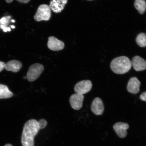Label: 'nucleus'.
Returning <instances> with one entry per match:
<instances>
[{
  "instance_id": "obj_1",
  "label": "nucleus",
  "mask_w": 146,
  "mask_h": 146,
  "mask_svg": "<svg viewBox=\"0 0 146 146\" xmlns=\"http://www.w3.org/2000/svg\"><path fill=\"white\" fill-rule=\"evenodd\" d=\"M47 122L42 119L39 121L32 119L27 121L24 125L21 137L23 146H34L35 137L38 134L40 129L46 126Z\"/></svg>"
},
{
  "instance_id": "obj_2",
  "label": "nucleus",
  "mask_w": 146,
  "mask_h": 146,
  "mask_svg": "<svg viewBox=\"0 0 146 146\" xmlns=\"http://www.w3.org/2000/svg\"><path fill=\"white\" fill-rule=\"evenodd\" d=\"M132 66L130 59L127 56H123L115 58L110 64L111 70L117 74H125L130 70Z\"/></svg>"
},
{
  "instance_id": "obj_3",
  "label": "nucleus",
  "mask_w": 146,
  "mask_h": 146,
  "mask_svg": "<svg viewBox=\"0 0 146 146\" xmlns=\"http://www.w3.org/2000/svg\"><path fill=\"white\" fill-rule=\"evenodd\" d=\"M44 68L41 64L36 63L29 67L27 74V78L29 82L35 81L43 72Z\"/></svg>"
},
{
  "instance_id": "obj_4",
  "label": "nucleus",
  "mask_w": 146,
  "mask_h": 146,
  "mask_svg": "<svg viewBox=\"0 0 146 146\" xmlns=\"http://www.w3.org/2000/svg\"><path fill=\"white\" fill-rule=\"evenodd\" d=\"M52 15L51 10L49 5H41L38 7L34 16V19L37 22L41 21H48Z\"/></svg>"
},
{
  "instance_id": "obj_5",
  "label": "nucleus",
  "mask_w": 146,
  "mask_h": 146,
  "mask_svg": "<svg viewBox=\"0 0 146 146\" xmlns=\"http://www.w3.org/2000/svg\"><path fill=\"white\" fill-rule=\"evenodd\" d=\"M22 66V63L17 60H11L6 64L0 61V72L5 69L7 71L17 72L21 70Z\"/></svg>"
},
{
  "instance_id": "obj_6",
  "label": "nucleus",
  "mask_w": 146,
  "mask_h": 146,
  "mask_svg": "<svg viewBox=\"0 0 146 146\" xmlns=\"http://www.w3.org/2000/svg\"><path fill=\"white\" fill-rule=\"evenodd\" d=\"M92 82L90 80H83L76 83L74 87L76 94L83 95L88 93L92 88Z\"/></svg>"
},
{
  "instance_id": "obj_7",
  "label": "nucleus",
  "mask_w": 146,
  "mask_h": 146,
  "mask_svg": "<svg viewBox=\"0 0 146 146\" xmlns=\"http://www.w3.org/2000/svg\"><path fill=\"white\" fill-rule=\"evenodd\" d=\"M83 95L75 94L71 96L69 102L71 107L76 110H79L83 107L84 100Z\"/></svg>"
},
{
  "instance_id": "obj_8",
  "label": "nucleus",
  "mask_w": 146,
  "mask_h": 146,
  "mask_svg": "<svg viewBox=\"0 0 146 146\" xmlns=\"http://www.w3.org/2000/svg\"><path fill=\"white\" fill-rule=\"evenodd\" d=\"M47 46L51 50L59 51L64 48L65 44L63 41L59 40L54 36H50L48 38Z\"/></svg>"
},
{
  "instance_id": "obj_9",
  "label": "nucleus",
  "mask_w": 146,
  "mask_h": 146,
  "mask_svg": "<svg viewBox=\"0 0 146 146\" xmlns=\"http://www.w3.org/2000/svg\"><path fill=\"white\" fill-rule=\"evenodd\" d=\"M128 124L123 122H119L114 124L113 126L115 132L120 138H125L127 136V130L129 128Z\"/></svg>"
},
{
  "instance_id": "obj_10",
  "label": "nucleus",
  "mask_w": 146,
  "mask_h": 146,
  "mask_svg": "<svg viewBox=\"0 0 146 146\" xmlns=\"http://www.w3.org/2000/svg\"><path fill=\"white\" fill-rule=\"evenodd\" d=\"M91 110L97 115L103 114L104 111V107L103 102L100 98H96L93 100L91 106Z\"/></svg>"
},
{
  "instance_id": "obj_11",
  "label": "nucleus",
  "mask_w": 146,
  "mask_h": 146,
  "mask_svg": "<svg viewBox=\"0 0 146 146\" xmlns=\"http://www.w3.org/2000/svg\"><path fill=\"white\" fill-rule=\"evenodd\" d=\"M141 83L135 77H133L130 78L128 82L127 90L131 94H136L140 91V87Z\"/></svg>"
},
{
  "instance_id": "obj_12",
  "label": "nucleus",
  "mask_w": 146,
  "mask_h": 146,
  "mask_svg": "<svg viewBox=\"0 0 146 146\" xmlns=\"http://www.w3.org/2000/svg\"><path fill=\"white\" fill-rule=\"evenodd\" d=\"M68 1V0H51L49 6L53 11L59 13L64 8Z\"/></svg>"
},
{
  "instance_id": "obj_13",
  "label": "nucleus",
  "mask_w": 146,
  "mask_h": 146,
  "mask_svg": "<svg viewBox=\"0 0 146 146\" xmlns=\"http://www.w3.org/2000/svg\"><path fill=\"white\" fill-rule=\"evenodd\" d=\"M131 63L133 68L137 72L143 71L146 69V61L139 56H135L133 58Z\"/></svg>"
},
{
  "instance_id": "obj_14",
  "label": "nucleus",
  "mask_w": 146,
  "mask_h": 146,
  "mask_svg": "<svg viewBox=\"0 0 146 146\" xmlns=\"http://www.w3.org/2000/svg\"><path fill=\"white\" fill-rule=\"evenodd\" d=\"M13 94L7 86L0 84V99H7L12 97Z\"/></svg>"
},
{
  "instance_id": "obj_15",
  "label": "nucleus",
  "mask_w": 146,
  "mask_h": 146,
  "mask_svg": "<svg viewBox=\"0 0 146 146\" xmlns=\"http://www.w3.org/2000/svg\"><path fill=\"white\" fill-rule=\"evenodd\" d=\"M135 8L139 13L143 14L146 10V2L145 0H135L134 3Z\"/></svg>"
},
{
  "instance_id": "obj_16",
  "label": "nucleus",
  "mask_w": 146,
  "mask_h": 146,
  "mask_svg": "<svg viewBox=\"0 0 146 146\" xmlns=\"http://www.w3.org/2000/svg\"><path fill=\"white\" fill-rule=\"evenodd\" d=\"M136 42L137 44L141 47H146V34L141 33L137 36Z\"/></svg>"
},
{
  "instance_id": "obj_17",
  "label": "nucleus",
  "mask_w": 146,
  "mask_h": 146,
  "mask_svg": "<svg viewBox=\"0 0 146 146\" xmlns=\"http://www.w3.org/2000/svg\"><path fill=\"white\" fill-rule=\"evenodd\" d=\"M11 18V17L10 16H7L1 18L0 19L1 25L5 27H8L7 26L9 25L10 21L11 22V21H10Z\"/></svg>"
},
{
  "instance_id": "obj_18",
  "label": "nucleus",
  "mask_w": 146,
  "mask_h": 146,
  "mask_svg": "<svg viewBox=\"0 0 146 146\" xmlns=\"http://www.w3.org/2000/svg\"><path fill=\"white\" fill-rule=\"evenodd\" d=\"M140 98L142 101L146 102V92L142 93L140 96Z\"/></svg>"
},
{
  "instance_id": "obj_19",
  "label": "nucleus",
  "mask_w": 146,
  "mask_h": 146,
  "mask_svg": "<svg viewBox=\"0 0 146 146\" xmlns=\"http://www.w3.org/2000/svg\"><path fill=\"white\" fill-rule=\"evenodd\" d=\"M1 28L2 29H3V32H6L8 31L10 32L11 31V29L10 27H5L3 26V25H1Z\"/></svg>"
},
{
  "instance_id": "obj_20",
  "label": "nucleus",
  "mask_w": 146,
  "mask_h": 146,
  "mask_svg": "<svg viewBox=\"0 0 146 146\" xmlns=\"http://www.w3.org/2000/svg\"><path fill=\"white\" fill-rule=\"evenodd\" d=\"M17 1L20 3H27L30 2L31 0H17Z\"/></svg>"
},
{
  "instance_id": "obj_21",
  "label": "nucleus",
  "mask_w": 146,
  "mask_h": 146,
  "mask_svg": "<svg viewBox=\"0 0 146 146\" xmlns=\"http://www.w3.org/2000/svg\"><path fill=\"white\" fill-rule=\"evenodd\" d=\"M13 0H5L7 3H11Z\"/></svg>"
},
{
  "instance_id": "obj_22",
  "label": "nucleus",
  "mask_w": 146,
  "mask_h": 146,
  "mask_svg": "<svg viewBox=\"0 0 146 146\" xmlns=\"http://www.w3.org/2000/svg\"><path fill=\"white\" fill-rule=\"evenodd\" d=\"M4 146H13L12 145H11L10 144H7L6 145H5Z\"/></svg>"
},
{
  "instance_id": "obj_23",
  "label": "nucleus",
  "mask_w": 146,
  "mask_h": 146,
  "mask_svg": "<svg viewBox=\"0 0 146 146\" xmlns=\"http://www.w3.org/2000/svg\"><path fill=\"white\" fill-rule=\"evenodd\" d=\"M11 27H12V29H14L15 28V27L14 25H11Z\"/></svg>"
},
{
  "instance_id": "obj_24",
  "label": "nucleus",
  "mask_w": 146,
  "mask_h": 146,
  "mask_svg": "<svg viewBox=\"0 0 146 146\" xmlns=\"http://www.w3.org/2000/svg\"><path fill=\"white\" fill-rule=\"evenodd\" d=\"M11 22H12V23H15V21L14 20H11Z\"/></svg>"
},
{
  "instance_id": "obj_25",
  "label": "nucleus",
  "mask_w": 146,
  "mask_h": 146,
  "mask_svg": "<svg viewBox=\"0 0 146 146\" xmlns=\"http://www.w3.org/2000/svg\"><path fill=\"white\" fill-rule=\"evenodd\" d=\"M23 78H24V79H26L27 77H25V76H23Z\"/></svg>"
},
{
  "instance_id": "obj_26",
  "label": "nucleus",
  "mask_w": 146,
  "mask_h": 146,
  "mask_svg": "<svg viewBox=\"0 0 146 146\" xmlns=\"http://www.w3.org/2000/svg\"><path fill=\"white\" fill-rule=\"evenodd\" d=\"M87 1H93V0H87Z\"/></svg>"
},
{
  "instance_id": "obj_27",
  "label": "nucleus",
  "mask_w": 146,
  "mask_h": 146,
  "mask_svg": "<svg viewBox=\"0 0 146 146\" xmlns=\"http://www.w3.org/2000/svg\"><path fill=\"white\" fill-rule=\"evenodd\" d=\"M0 28H1V24H0Z\"/></svg>"
}]
</instances>
